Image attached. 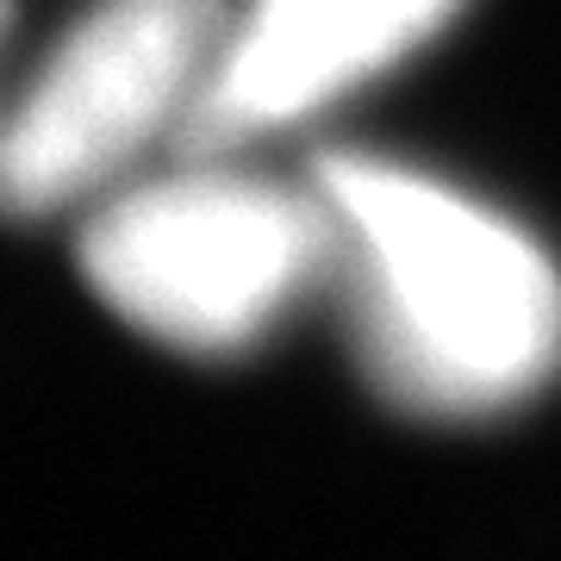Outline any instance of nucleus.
<instances>
[{
    "mask_svg": "<svg viewBox=\"0 0 561 561\" xmlns=\"http://www.w3.org/2000/svg\"><path fill=\"white\" fill-rule=\"evenodd\" d=\"M331 287L362 381L405 419H500L561 375V268L518 219L381 157H319Z\"/></svg>",
    "mask_w": 561,
    "mask_h": 561,
    "instance_id": "1",
    "label": "nucleus"
},
{
    "mask_svg": "<svg viewBox=\"0 0 561 561\" xmlns=\"http://www.w3.org/2000/svg\"><path fill=\"white\" fill-rule=\"evenodd\" d=\"M337 225L312 181L231 157L131 175L88 206L76 262L106 312L181 356H250L331 287Z\"/></svg>",
    "mask_w": 561,
    "mask_h": 561,
    "instance_id": "2",
    "label": "nucleus"
},
{
    "mask_svg": "<svg viewBox=\"0 0 561 561\" xmlns=\"http://www.w3.org/2000/svg\"><path fill=\"white\" fill-rule=\"evenodd\" d=\"M225 20V0H94L0 113V219L94 206L181 144Z\"/></svg>",
    "mask_w": 561,
    "mask_h": 561,
    "instance_id": "3",
    "label": "nucleus"
},
{
    "mask_svg": "<svg viewBox=\"0 0 561 561\" xmlns=\"http://www.w3.org/2000/svg\"><path fill=\"white\" fill-rule=\"evenodd\" d=\"M461 7L468 0H250L225 20L175 150L231 157L319 119L424 50Z\"/></svg>",
    "mask_w": 561,
    "mask_h": 561,
    "instance_id": "4",
    "label": "nucleus"
},
{
    "mask_svg": "<svg viewBox=\"0 0 561 561\" xmlns=\"http://www.w3.org/2000/svg\"><path fill=\"white\" fill-rule=\"evenodd\" d=\"M7 20H13V0H0V32H7Z\"/></svg>",
    "mask_w": 561,
    "mask_h": 561,
    "instance_id": "5",
    "label": "nucleus"
}]
</instances>
